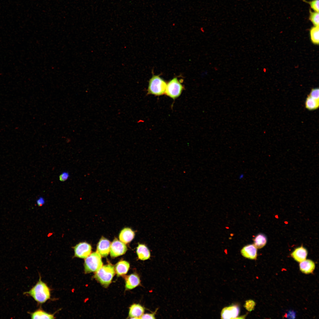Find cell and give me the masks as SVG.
I'll use <instances>...</instances> for the list:
<instances>
[{
	"mask_svg": "<svg viewBox=\"0 0 319 319\" xmlns=\"http://www.w3.org/2000/svg\"><path fill=\"white\" fill-rule=\"evenodd\" d=\"M24 294L32 296L38 302L43 303L50 298V290L46 284L43 282L40 277L35 285L28 292Z\"/></svg>",
	"mask_w": 319,
	"mask_h": 319,
	"instance_id": "obj_1",
	"label": "cell"
},
{
	"mask_svg": "<svg viewBox=\"0 0 319 319\" xmlns=\"http://www.w3.org/2000/svg\"><path fill=\"white\" fill-rule=\"evenodd\" d=\"M115 274L114 266L110 264L102 266L96 272L95 278L102 285L107 287L111 283Z\"/></svg>",
	"mask_w": 319,
	"mask_h": 319,
	"instance_id": "obj_2",
	"label": "cell"
},
{
	"mask_svg": "<svg viewBox=\"0 0 319 319\" xmlns=\"http://www.w3.org/2000/svg\"><path fill=\"white\" fill-rule=\"evenodd\" d=\"M167 83L158 75H154L150 79L147 89V95L159 96L165 94Z\"/></svg>",
	"mask_w": 319,
	"mask_h": 319,
	"instance_id": "obj_3",
	"label": "cell"
},
{
	"mask_svg": "<svg viewBox=\"0 0 319 319\" xmlns=\"http://www.w3.org/2000/svg\"><path fill=\"white\" fill-rule=\"evenodd\" d=\"M103 266L100 255L97 252L91 253L85 258L84 270L86 274L96 272Z\"/></svg>",
	"mask_w": 319,
	"mask_h": 319,
	"instance_id": "obj_4",
	"label": "cell"
},
{
	"mask_svg": "<svg viewBox=\"0 0 319 319\" xmlns=\"http://www.w3.org/2000/svg\"><path fill=\"white\" fill-rule=\"evenodd\" d=\"M184 87L177 78H174L169 81L166 88L165 94L168 96L175 99L181 94Z\"/></svg>",
	"mask_w": 319,
	"mask_h": 319,
	"instance_id": "obj_5",
	"label": "cell"
},
{
	"mask_svg": "<svg viewBox=\"0 0 319 319\" xmlns=\"http://www.w3.org/2000/svg\"><path fill=\"white\" fill-rule=\"evenodd\" d=\"M74 256L81 258H85L91 253L92 247L88 243L81 242L73 247Z\"/></svg>",
	"mask_w": 319,
	"mask_h": 319,
	"instance_id": "obj_6",
	"label": "cell"
},
{
	"mask_svg": "<svg viewBox=\"0 0 319 319\" xmlns=\"http://www.w3.org/2000/svg\"><path fill=\"white\" fill-rule=\"evenodd\" d=\"M127 250L124 243L115 238L111 244L110 253L112 257H115L124 254Z\"/></svg>",
	"mask_w": 319,
	"mask_h": 319,
	"instance_id": "obj_7",
	"label": "cell"
},
{
	"mask_svg": "<svg viewBox=\"0 0 319 319\" xmlns=\"http://www.w3.org/2000/svg\"><path fill=\"white\" fill-rule=\"evenodd\" d=\"M240 312V309L238 305H232L222 309L221 313V318L227 319L237 318Z\"/></svg>",
	"mask_w": 319,
	"mask_h": 319,
	"instance_id": "obj_8",
	"label": "cell"
},
{
	"mask_svg": "<svg viewBox=\"0 0 319 319\" xmlns=\"http://www.w3.org/2000/svg\"><path fill=\"white\" fill-rule=\"evenodd\" d=\"M111 244L109 240L102 237L97 245L96 252L103 257L107 256L110 252Z\"/></svg>",
	"mask_w": 319,
	"mask_h": 319,
	"instance_id": "obj_9",
	"label": "cell"
},
{
	"mask_svg": "<svg viewBox=\"0 0 319 319\" xmlns=\"http://www.w3.org/2000/svg\"><path fill=\"white\" fill-rule=\"evenodd\" d=\"M241 253L244 257L252 260H256L257 256V248L253 244H250L244 246L241 249Z\"/></svg>",
	"mask_w": 319,
	"mask_h": 319,
	"instance_id": "obj_10",
	"label": "cell"
},
{
	"mask_svg": "<svg viewBox=\"0 0 319 319\" xmlns=\"http://www.w3.org/2000/svg\"><path fill=\"white\" fill-rule=\"evenodd\" d=\"M307 254V249L302 246L295 248L291 255L295 260L300 262L306 259Z\"/></svg>",
	"mask_w": 319,
	"mask_h": 319,
	"instance_id": "obj_11",
	"label": "cell"
},
{
	"mask_svg": "<svg viewBox=\"0 0 319 319\" xmlns=\"http://www.w3.org/2000/svg\"><path fill=\"white\" fill-rule=\"evenodd\" d=\"M134 232L130 228H125L120 232L119 238L121 241L125 244H127L134 239Z\"/></svg>",
	"mask_w": 319,
	"mask_h": 319,
	"instance_id": "obj_12",
	"label": "cell"
},
{
	"mask_svg": "<svg viewBox=\"0 0 319 319\" xmlns=\"http://www.w3.org/2000/svg\"><path fill=\"white\" fill-rule=\"evenodd\" d=\"M144 311V308L141 305L134 304L130 307L129 316L131 318L140 319Z\"/></svg>",
	"mask_w": 319,
	"mask_h": 319,
	"instance_id": "obj_13",
	"label": "cell"
},
{
	"mask_svg": "<svg viewBox=\"0 0 319 319\" xmlns=\"http://www.w3.org/2000/svg\"><path fill=\"white\" fill-rule=\"evenodd\" d=\"M125 280V287L128 289H131L136 287L139 285L140 282L138 276L134 274L127 276Z\"/></svg>",
	"mask_w": 319,
	"mask_h": 319,
	"instance_id": "obj_14",
	"label": "cell"
},
{
	"mask_svg": "<svg viewBox=\"0 0 319 319\" xmlns=\"http://www.w3.org/2000/svg\"><path fill=\"white\" fill-rule=\"evenodd\" d=\"M300 263V270L302 273L308 274L312 273L313 271L315 265L313 261L310 259H305Z\"/></svg>",
	"mask_w": 319,
	"mask_h": 319,
	"instance_id": "obj_15",
	"label": "cell"
},
{
	"mask_svg": "<svg viewBox=\"0 0 319 319\" xmlns=\"http://www.w3.org/2000/svg\"><path fill=\"white\" fill-rule=\"evenodd\" d=\"M136 253L139 258L141 260L148 259L151 256L149 250L143 244H139L136 249Z\"/></svg>",
	"mask_w": 319,
	"mask_h": 319,
	"instance_id": "obj_16",
	"label": "cell"
},
{
	"mask_svg": "<svg viewBox=\"0 0 319 319\" xmlns=\"http://www.w3.org/2000/svg\"><path fill=\"white\" fill-rule=\"evenodd\" d=\"M130 267L129 263L125 261H121L116 265L115 270L118 276H122L126 274Z\"/></svg>",
	"mask_w": 319,
	"mask_h": 319,
	"instance_id": "obj_17",
	"label": "cell"
},
{
	"mask_svg": "<svg viewBox=\"0 0 319 319\" xmlns=\"http://www.w3.org/2000/svg\"><path fill=\"white\" fill-rule=\"evenodd\" d=\"M254 245L258 249L263 248L266 245L267 240L266 236L263 234H259L253 239Z\"/></svg>",
	"mask_w": 319,
	"mask_h": 319,
	"instance_id": "obj_18",
	"label": "cell"
},
{
	"mask_svg": "<svg viewBox=\"0 0 319 319\" xmlns=\"http://www.w3.org/2000/svg\"><path fill=\"white\" fill-rule=\"evenodd\" d=\"M32 319H54L53 315L49 314L41 310H37L31 314Z\"/></svg>",
	"mask_w": 319,
	"mask_h": 319,
	"instance_id": "obj_19",
	"label": "cell"
},
{
	"mask_svg": "<svg viewBox=\"0 0 319 319\" xmlns=\"http://www.w3.org/2000/svg\"><path fill=\"white\" fill-rule=\"evenodd\" d=\"M319 100L314 99L309 95L307 97L305 102V106L309 110H313L318 108Z\"/></svg>",
	"mask_w": 319,
	"mask_h": 319,
	"instance_id": "obj_20",
	"label": "cell"
},
{
	"mask_svg": "<svg viewBox=\"0 0 319 319\" xmlns=\"http://www.w3.org/2000/svg\"><path fill=\"white\" fill-rule=\"evenodd\" d=\"M319 26H314L310 30V35L312 42L315 44L319 43Z\"/></svg>",
	"mask_w": 319,
	"mask_h": 319,
	"instance_id": "obj_21",
	"label": "cell"
},
{
	"mask_svg": "<svg viewBox=\"0 0 319 319\" xmlns=\"http://www.w3.org/2000/svg\"><path fill=\"white\" fill-rule=\"evenodd\" d=\"M309 19L312 22L314 26H319V12L310 11Z\"/></svg>",
	"mask_w": 319,
	"mask_h": 319,
	"instance_id": "obj_22",
	"label": "cell"
},
{
	"mask_svg": "<svg viewBox=\"0 0 319 319\" xmlns=\"http://www.w3.org/2000/svg\"><path fill=\"white\" fill-rule=\"evenodd\" d=\"M310 5L314 11L319 12V0H313L310 1H306Z\"/></svg>",
	"mask_w": 319,
	"mask_h": 319,
	"instance_id": "obj_23",
	"label": "cell"
},
{
	"mask_svg": "<svg viewBox=\"0 0 319 319\" xmlns=\"http://www.w3.org/2000/svg\"><path fill=\"white\" fill-rule=\"evenodd\" d=\"M255 305V302L252 300H249L246 301L245 304L246 309L249 311L253 310Z\"/></svg>",
	"mask_w": 319,
	"mask_h": 319,
	"instance_id": "obj_24",
	"label": "cell"
},
{
	"mask_svg": "<svg viewBox=\"0 0 319 319\" xmlns=\"http://www.w3.org/2000/svg\"><path fill=\"white\" fill-rule=\"evenodd\" d=\"M309 95L314 99L319 100V89L316 88L312 89Z\"/></svg>",
	"mask_w": 319,
	"mask_h": 319,
	"instance_id": "obj_25",
	"label": "cell"
},
{
	"mask_svg": "<svg viewBox=\"0 0 319 319\" xmlns=\"http://www.w3.org/2000/svg\"><path fill=\"white\" fill-rule=\"evenodd\" d=\"M154 315L155 313H154L143 314L141 317L140 319H155V318L154 317Z\"/></svg>",
	"mask_w": 319,
	"mask_h": 319,
	"instance_id": "obj_26",
	"label": "cell"
},
{
	"mask_svg": "<svg viewBox=\"0 0 319 319\" xmlns=\"http://www.w3.org/2000/svg\"><path fill=\"white\" fill-rule=\"evenodd\" d=\"M69 177L68 172H64L59 176V180L61 181H64L67 180Z\"/></svg>",
	"mask_w": 319,
	"mask_h": 319,
	"instance_id": "obj_27",
	"label": "cell"
},
{
	"mask_svg": "<svg viewBox=\"0 0 319 319\" xmlns=\"http://www.w3.org/2000/svg\"><path fill=\"white\" fill-rule=\"evenodd\" d=\"M295 313L294 312L290 310L285 315V316L289 318H295Z\"/></svg>",
	"mask_w": 319,
	"mask_h": 319,
	"instance_id": "obj_28",
	"label": "cell"
},
{
	"mask_svg": "<svg viewBox=\"0 0 319 319\" xmlns=\"http://www.w3.org/2000/svg\"><path fill=\"white\" fill-rule=\"evenodd\" d=\"M44 201L42 198H40L37 201V203L39 205H41L43 204L44 203Z\"/></svg>",
	"mask_w": 319,
	"mask_h": 319,
	"instance_id": "obj_29",
	"label": "cell"
}]
</instances>
